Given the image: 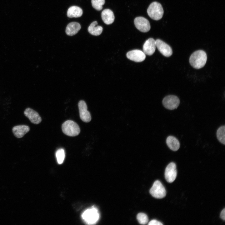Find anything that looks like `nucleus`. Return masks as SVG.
I'll use <instances>...</instances> for the list:
<instances>
[{"label": "nucleus", "mask_w": 225, "mask_h": 225, "mask_svg": "<svg viewBox=\"0 0 225 225\" xmlns=\"http://www.w3.org/2000/svg\"><path fill=\"white\" fill-rule=\"evenodd\" d=\"M220 218L224 221L225 220V209L224 208L221 212L220 214Z\"/></svg>", "instance_id": "nucleus-25"}, {"label": "nucleus", "mask_w": 225, "mask_h": 225, "mask_svg": "<svg viewBox=\"0 0 225 225\" xmlns=\"http://www.w3.org/2000/svg\"><path fill=\"white\" fill-rule=\"evenodd\" d=\"M81 28V25L79 23L71 22L67 25L66 29V33L68 35L73 36L77 33Z\"/></svg>", "instance_id": "nucleus-16"}, {"label": "nucleus", "mask_w": 225, "mask_h": 225, "mask_svg": "<svg viewBox=\"0 0 225 225\" xmlns=\"http://www.w3.org/2000/svg\"><path fill=\"white\" fill-rule=\"evenodd\" d=\"M24 114L30 121L34 124H38L42 121V119L38 113L31 108H26L24 111Z\"/></svg>", "instance_id": "nucleus-13"}, {"label": "nucleus", "mask_w": 225, "mask_h": 225, "mask_svg": "<svg viewBox=\"0 0 225 225\" xmlns=\"http://www.w3.org/2000/svg\"><path fill=\"white\" fill-rule=\"evenodd\" d=\"M225 126L220 127L217 132V137L218 140L221 143L225 144Z\"/></svg>", "instance_id": "nucleus-20"}, {"label": "nucleus", "mask_w": 225, "mask_h": 225, "mask_svg": "<svg viewBox=\"0 0 225 225\" xmlns=\"http://www.w3.org/2000/svg\"><path fill=\"white\" fill-rule=\"evenodd\" d=\"M62 128L63 133L69 136H77L80 132L78 125L74 121L70 120L64 122L62 125Z\"/></svg>", "instance_id": "nucleus-3"}, {"label": "nucleus", "mask_w": 225, "mask_h": 225, "mask_svg": "<svg viewBox=\"0 0 225 225\" xmlns=\"http://www.w3.org/2000/svg\"><path fill=\"white\" fill-rule=\"evenodd\" d=\"M101 17L104 23L107 25L112 23L115 19L113 12L108 9H105L102 12Z\"/></svg>", "instance_id": "nucleus-14"}, {"label": "nucleus", "mask_w": 225, "mask_h": 225, "mask_svg": "<svg viewBox=\"0 0 225 225\" xmlns=\"http://www.w3.org/2000/svg\"><path fill=\"white\" fill-rule=\"evenodd\" d=\"M98 22L95 21L92 22L89 26L88 31L91 34L94 36H98L101 34L103 28L100 26H97Z\"/></svg>", "instance_id": "nucleus-19"}, {"label": "nucleus", "mask_w": 225, "mask_h": 225, "mask_svg": "<svg viewBox=\"0 0 225 225\" xmlns=\"http://www.w3.org/2000/svg\"><path fill=\"white\" fill-rule=\"evenodd\" d=\"M127 58L129 59L137 62H141L146 58V54L141 50L135 49L130 51L126 54Z\"/></svg>", "instance_id": "nucleus-11"}, {"label": "nucleus", "mask_w": 225, "mask_h": 225, "mask_svg": "<svg viewBox=\"0 0 225 225\" xmlns=\"http://www.w3.org/2000/svg\"><path fill=\"white\" fill-rule=\"evenodd\" d=\"M177 171L176 164L173 162L169 163L167 166L165 172V177L169 183L172 182L176 179Z\"/></svg>", "instance_id": "nucleus-7"}, {"label": "nucleus", "mask_w": 225, "mask_h": 225, "mask_svg": "<svg viewBox=\"0 0 225 225\" xmlns=\"http://www.w3.org/2000/svg\"><path fill=\"white\" fill-rule=\"evenodd\" d=\"M82 218L87 224H96L100 218V214L97 208L92 206L85 210L82 214Z\"/></svg>", "instance_id": "nucleus-2"}, {"label": "nucleus", "mask_w": 225, "mask_h": 225, "mask_svg": "<svg viewBox=\"0 0 225 225\" xmlns=\"http://www.w3.org/2000/svg\"><path fill=\"white\" fill-rule=\"evenodd\" d=\"M180 103L179 98L176 96L169 95L165 97L162 100V104L166 108L173 110L177 108Z\"/></svg>", "instance_id": "nucleus-6"}, {"label": "nucleus", "mask_w": 225, "mask_h": 225, "mask_svg": "<svg viewBox=\"0 0 225 225\" xmlns=\"http://www.w3.org/2000/svg\"><path fill=\"white\" fill-rule=\"evenodd\" d=\"M82 13V10L80 8L73 6L68 9L67 15L69 18H78L81 16Z\"/></svg>", "instance_id": "nucleus-18"}, {"label": "nucleus", "mask_w": 225, "mask_h": 225, "mask_svg": "<svg viewBox=\"0 0 225 225\" xmlns=\"http://www.w3.org/2000/svg\"><path fill=\"white\" fill-rule=\"evenodd\" d=\"M29 130V127L25 125L15 126L12 129L14 136L18 138L23 137Z\"/></svg>", "instance_id": "nucleus-15"}, {"label": "nucleus", "mask_w": 225, "mask_h": 225, "mask_svg": "<svg viewBox=\"0 0 225 225\" xmlns=\"http://www.w3.org/2000/svg\"><path fill=\"white\" fill-rule=\"evenodd\" d=\"M79 115L81 119L84 122H88L91 120L90 112L87 110V107L85 102L80 100L78 103Z\"/></svg>", "instance_id": "nucleus-9"}, {"label": "nucleus", "mask_w": 225, "mask_h": 225, "mask_svg": "<svg viewBox=\"0 0 225 225\" xmlns=\"http://www.w3.org/2000/svg\"><path fill=\"white\" fill-rule=\"evenodd\" d=\"M92 6L93 7L98 11L101 10L102 5L105 3V0H91Z\"/></svg>", "instance_id": "nucleus-22"}, {"label": "nucleus", "mask_w": 225, "mask_h": 225, "mask_svg": "<svg viewBox=\"0 0 225 225\" xmlns=\"http://www.w3.org/2000/svg\"><path fill=\"white\" fill-rule=\"evenodd\" d=\"M155 42L156 47L163 56L169 57L172 54V49L168 45L159 39H157Z\"/></svg>", "instance_id": "nucleus-10"}, {"label": "nucleus", "mask_w": 225, "mask_h": 225, "mask_svg": "<svg viewBox=\"0 0 225 225\" xmlns=\"http://www.w3.org/2000/svg\"><path fill=\"white\" fill-rule=\"evenodd\" d=\"M150 193L153 197L161 199L165 197L166 192L162 183L159 180H156L150 189Z\"/></svg>", "instance_id": "nucleus-5"}, {"label": "nucleus", "mask_w": 225, "mask_h": 225, "mask_svg": "<svg viewBox=\"0 0 225 225\" xmlns=\"http://www.w3.org/2000/svg\"><path fill=\"white\" fill-rule=\"evenodd\" d=\"M56 156L58 163L59 164H62L65 158V152L63 149H59L56 152Z\"/></svg>", "instance_id": "nucleus-21"}, {"label": "nucleus", "mask_w": 225, "mask_h": 225, "mask_svg": "<svg viewBox=\"0 0 225 225\" xmlns=\"http://www.w3.org/2000/svg\"><path fill=\"white\" fill-rule=\"evenodd\" d=\"M137 218L139 223L145 224L148 222V219L147 215L143 213H139L138 214Z\"/></svg>", "instance_id": "nucleus-23"}, {"label": "nucleus", "mask_w": 225, "mask_h": 225, "mask_svg": "<svg viewBox=\"0 0 225 225\" xmlns=\"http://www.w3.org/2000/svg\"><path fill=\"white\" fill-rule=\"evenodd\" d=\"M148 225H162L161 222L158 221L156 220L153 219L151 220L148 223Z\"/></svg>", "instance_id": "nucleus-24"}, {"label": "nucleus", "mask_w": 225, "mask_h": 225, "mask_svg": "<svg viewBox=\"0 0 225 225\" xmlns=\"http://www.w3.org/2000/svg\"><path fill=\"white\" fill-rule=\"evenodd\" d=\"M207 60L206 53L203 50H199L191 54L189 58V62L193 68L199 69L205 66Z\"/></svg>", "instance_id": "nucleus-1"}, {"label": "nucleus", "mask_w": 225, "mask_h": 225, "mask_svg": "<svg viewBox=\"0 0 225 225\" xmlns=\"http://www.w3.org/2000/svg\"><path fill=\"white\" fill-rule=\"evenodd\" d=\"M149 17L154 20H158L162 18L164 11L161 4L156 2H152L147 9Z\"/></svg>", "instance_id": "nucleus-4"}, {"label": "nucleus", "mask_w": 225, "mask_h": 225, "mask_svg": "<svg viewBox=\"0 0 225 225\" xmlns=\"http://www.w3.org/2000/svg\"><path fill=\"white\" fill-rule=\"evenodd\" d=\"M156 48L155 40L152 38H149L145 42L143 45V52L145 54L151 55L155 52Z\"/></svg>", "instance_id": "nucleus-12"}, {"label": "nucleus", "mask_w": 225, "mask_h": 225, "mask_svg": "<svg viewBox=\"0 0 225 225\" xmlns=\"http://www.w3.org/2000/svg\"><path fill=\"white\" fill-rule=\"evenodd\" d=\"M134 23L136 28L140 31L145 32L149 31L151 28L148 20L142 17H136L134 20Z\"/></svg>", "instance_id": "nucleus-8"}, {"label": "nucleus", "mask_w": 225, "mask_h": 225, "mask_svg": "<svg viewBox=\"0 0 225 225\" xmlns=\"http://www.w3.org/2000/svg\"><path fill=\"white\" fill-rule=\"evenodd\" d=\"M166 142L169 148L173 151H177L179 148V141L176 138L173 136H168L167 138Z\"/></svg>", "instance_id": "nucleus-17"}]
</instances>
